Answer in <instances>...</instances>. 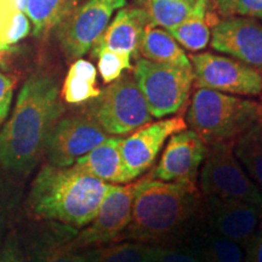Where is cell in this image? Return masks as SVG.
<instances>
[{"label": "cell", "mask_w": 262, "mask_h": 262, "mask_svg": "<svg viewBox=\"0 0 262 262\" xmlns=\"http://www.w3.org/2000/svg\"><path fill=\"white\" fill-rule=\"evenodd\" d=\"M63 113L56 78L34 73L19 91L15 108L0 131V166L11 173H27L45 155L51 130Z\"/></svg>", "instance_id": "obj_1"}, {"label": "cell", "mask_w": 262, "mask_h": 262, "mask_svg": "<svg viewBox=\"0 0 262 262\" xmlns=\"http://www.w3.org/2000/svg\"><path fill=\"white\" fill-rule=\"evenodd\" d=\"M111 185L75 165L48 163L32 183L28 212L37 220L83 228L94 220Z\"/></svg>", "instance_id": "obj_2"}, {"label": "cell", "mask_w": 262, "mask_h": 262, "mask_svg": "<svg viewBox=\"0 0 262 262\" xmlns=\"http://www.w3.org/2000/svg\"><path fill=\"white\" fill-rule=\"evenodd\" d=\"M202 206L196 183L166 182L149 176L136 181L131 220L122 238L149 245L175 239Z\"/></svg>", "instance_id": "obj_3"}, {"label": "cell", "mask_w": 262, "mask_h": 262, "mask_svg": "<svg viewBox=\"0 0 262 262\" xmlns=\"http://www.w3.org/2000/svg\"><path fill=\"white\" fill-rule=\"evenodd\" d=\"M262 106L251 100L198 88L192 95L186 123L205 145L234 141L258 123Z\"/></svg>", "instance_id": "obj_4"}, {"label": "cell", "mask_w": 262, "mask_h": 262, "mask_svg": "<svg viewBox=\"0 0 262 262\" xmlns=\"http://www.w3.org/2000/svg\"><path fill=\"white\" fill-rule=\"evenodd\" d=\"M85 111L108 135L125 136L153 120L134 75L129 74L108 85Z\"/></svg>", "instance_id": "obj_5"}, {"label": "cell", "mask_w": 262, "mask_h": 262, "mask_svg": "<svg viewBox=\"0 0 262 262\" xmlns=\"http://www.w3.org/2000/svg\"><path fill=\"white\" fill-rule=\"evenodd\" d=\"M134 70V79L153 118H164L176 114L187 101L194 83L193 68L160 63L137 58Z\"/></svg>", "instance_id": "obj_6"}, {"label": "cell", "mask_w": 262, "mask_h": 262, "mask_svg": "<svg viewBox=\"0 0 262 262\" xmlns=\"http://www.w3.org/2000/svg\"><path fill=\"white\" fill-rule=\"evenodd\" d=\"M234 141L206 145L199 186L204 196L238 199L262 206V191L245 173L233 150Z\"/></svg>", "instance_id": "obj_7"}, {"label": "cell", "mask_w": 262, "mask_h": 262, "mask_svg": "<svg viewBox=\"0 0 262 262\" xmlns=\"http://www.w3.org/2000/svg\"><path fill=\"white\" fill-rule=\"evenodd\" d=\"M126 0H84L56 28L58 44L71 60L86 55L100 39L117 10Z\"/></svg>", "instance_id": "obj_8"}, {"label": "cell", "mask_w": 262, "mask_h": 262, "mask_svg": "<svg viewBox=\"0 0 262 262\" xmlns=\"http://www.w3.org/2000/svg\"><path fill=\"white\" fill-rule=\"evenodd\" d=\"M135 191L136 182L112 183L94 220L71 239L72 247L84 250L119 241L130 224Z\"/></svg>", "instance_id": "obj_9"}, {"label": "cell", "mask_w": 262, "mask_h": 262, "mask_svg": "<svg viewBox=\"0 0 262 262\" xmlns=\"http://www.w3.org/2000/svg\"><path fill=\"white\" fill-rule=\"evenodd\" d=\"M189 60L196 88L242 96L262 94V73L233 57L203 52Z\"/></svg>", "instance_id": "obj_10"}, {"label": "cell", "mask_w": 262, "mask_h": 262, "mask_svg": "<svg viewBox=\"0 0 262 262\" xmlns=\"http://www.w3.org/2000/svg\"><path fill=\"white\" fill-rule=\"evenodd\" d=\"M110 136L86 111L62 117L49 136L45 156L55 166L74 165Z\"/></svg>", "instance_id": "obj_11"}, {"label": "cell", "mask_w": 262, "mask_h": 262, "mask_svg": "<svg viewBox=\"0 0 262 262\" xmlns=\"http://www.w3.org/2000/svg\"><path fill=\"white\" fill-rule=\"evenodd\" d=\"M187 129L182 116L150 122L123 137L120 152L127 182L141 178L152 168L165 141L172 134Z\"/></svg>", "instance_id": "obj_12"}, {"label": "cell", "mask_w": 262, "mask_h": 262, "mask_svg": "<svg viewBox=\"0 0 262 262\" xmlns=\"http://www.w3.org/2000/svg\"><path fill=\"white\" fill-rule=\"evenodd\" d=\"M211 48L262 73V22L245 16H228L211 31Z\"/></svg>", "instance_id": "obj_13"}, {"label": "cell", "mask_w": 262, "mask_h": 262, "mask_svg": "<svg viewBox=\"0 0 262 262\" xmlns=\"http://www.w3.org/2000/svg\"><path fill=\"white\" fill-rule=\"evenodd\" d=\"M208 221L212 231L245 248L257 232L262 206L238 199L205 196Z\"/></svg>", "instance_id": "obj_14"}, {"label": "cell", "mask_w": 262, "mask_h": 262, "mask_svg": "<svg viewBox=\"0 0 262 262\" xmlns=\"http://www.w3.org/2000/svg\"><path fill=\"white\" fill-rule=\"evenodd\" d=\"M205 149V143L191 129L172 134L152 176L166 182L195 183Z\"/></svg>", "instance_id": "obj_15"}, {"label": "cell", "mask_w": 262, "mask_h": 262, "mask_svg": "<svg viewBox=\"0 0 262 262\" xmlns=\"http://www.w3.org/2000/svg\"><path fill=\"white\" fill-rule=\"evenodd\" d=\"M149 24L148 16L142 9L137 6H124L118 10L112 22L107 26L106 31L95 45H100L137 60L143 33Z\"/></svg>", "instance_id": "obj_16"}, {"label": "cell", "mask_w": 262, "mask_h": 262, "mask_svg": "<svg viewBox=\"0 0 262 262\" xmlns=\"http://www.w3.org/2000/svg\"><path fill=\"white\" fill-rule=\"evenodd\" d=\"M45 228L32 239L28 247V262H90L84 250L71 245L77 229L57 224Z\"/></svg>", "instance_id": "obj_17"}, {"label": "cell", "mask_w": 262, "mask_h": 262, "mask_svg": "<svg viewBox=\"0 0 262 262\" xmlns=\"http://www.w3.org/2000/svg\"><path fill=\"white\" fill-rule=\"evenodd\" d=\"M123 137L110 135L74 165L107 183H129L120 152Z\"/></svg>", "instance_id": "obj_18"}, {"label": "cell", "mask_w": 262, "mask_h": 262, "mask_svg": "<svg viewBox=\"0 0 262 262\" xmlns=\"http://www.w3.org/2000/svg\"><path fill=\"white\" fill-rule=\"evenodd\" d=\"M139 54L149 61L192 68L189 57L168 31L149 24L143 33Z\"/></svg>", "instance_id": "obj_19"}, {"label": "cell", "mask_w": 262, "mask_h": 262, "mask_svg": "<svg viewBox=\"0 0 262 262\" xmlns=\"http://www.w3.org/2000/svg\"><path fill=\"white\" fill-rule=\"evenodd\" d=\"M209 4L210 0H196L188 17L168 31L181 47L192 52L204 50L210 42L211 17Z\"/></svg>", "instance_id": "obj_20"}, {"label": "cell", "mask_w": 262, "mask_h": 262, "mask_svg": "<svg viewBox=\"0 0 262 262\" xmlns=\"http://www.w3.org/2000/svg\"><path fill=\"white\" fill-rule=\"evenodd\" d=\"M97 70L90 61L78 58L71 64L62 85L61 96L68 104H83L100 96L97 88Z\"/></svg>", "instance_id": "obj_21"}, {"label": "cell", "mask_w": 262, "mask_h": 262, "mask_svg": "<svg viewBox=\"0 0 262 262\" xmlns=\"http://www.w3.org/2000/svg\"><path fill=\"white\" fill-rule=\"evenodd\" d=\"M84 0H27L26 15L33 25V35L41 38L58 27Z\"/></svg>", "instance_id": "obj_22"}, {"label": "cell", "mask_w": 262, "mask_h": 262, "mask_svg": "<svg viewBox=\"0 0 262 262\" xmlns=\"http://www.w3.org/2000/svg\"><path fill=\"white\" fill-rule=\"evenodd\" d=\"M153 248L141 242H113L84 249V253L90 262H150Z\"/></svg>", "instance_id": "obj_23"}, {"label": "cell", "mask_w": 262, "mask_h": 262, "mask_svg": "<svg viewBox=\"0 0 262 262\" xmlns=\"http://www.w3.org/2000/svg\"><path fill=\"white\" fill-rule=\"evenodd\" d=\"M148 16L150 24L171 29L188 17L196 0H134Z\"/></svg>", "instance_id": "obj_24"}, {"label": "cell", "mask_w": 262, "mask_h": 262, "mask_svg": "<svg viewBox=\"0 0 262 262\" xmlns=\"http://www.w3.org/2000/svg\"><path fill=\"white\" fill-rule=\"evenodd\" d=\"M234 155L250 178L262 189V127L260 123L234 140Z\"/></svg>", "instance_id": "obj_25"}, {"label": "cell", "mask_w": 262, "mask_h": 262, "mask_svg": "<svg viewBox=\"0 0 262 262\" xmlns=\"http://www.w3.org/2000/svg\"><path fill=\"white\" fill-rule=\"evenodd\" d=\"M202 262H243V250L231 239L211 231L204 234L199 249Z\"/></svg>", "instance_id": "obj_26"}, {"label": "cell", "mask_w": 262, "mask_h": 262, "mask_svg": "<svg viewBox=\"0 0 262 262\" xmlns=\"http://www.w3.org/2000/svg\"><path fill=\"white\" fill-rule=\"evenodd\" d=\"M93 55L97 57V68L104 84H111L122 77L124 71L133 70L131 58L100 45H94Z\"/></svg>", "instance_id": "obj_27"}, {"label": "cell", "mask_w": 262, "mask_h": 262, "mask_svg": "<svg viewBox=\"0 0 262 262\" xmlns=\"http://www.w3.org/2000/svg\"><path fill=\"white\" fill-rule=\"evenodd\" d=\"M8 171L0 170V241L8 225L10 212L15 205L16 191L15 186L8 176Z\"/></svg>", "instance_id": "obj_28"}, {"label": "cell", "mask_w": 262, "mask_h": 262, "mask_svg": "<svg viewBox=\"0 0 262 262\" xmlns=\"http://www.w3.org/2000/svg\"><path fill=\"white\" fill-rule=\"evenodd\" d=\"M31 31L32 26L28 19V16L25 12H18V14L15 15L8 32H6L4 42L6 45H9V47H12V45L21 41L22 39L28 37Z\"/></svg>", "instance_id": "obj_29"}, {"label": "cell", "mask_w": 262, "mask_h": 262, "mask_svg": "<svg viewBox=\"0 0 262 262\" xmlns=\"http://www.w3.org/2000/svg\"><path fill=\"white\" fill-rule=\"evenodd\" d=\"M150 262H202L201 258L188 251L179 250V249L158 247L153 248L152 261Z\"/></svg>", "instance_id": "obj_30"}, {"label": "cell", "mask_w": 262, "mask_h": 262, "mask_svg": "<svg viewBox=\"0 0 262 262\" xmlns=\"http://www.w3.org/2000/svg\"><path fill=\"white\" fill-rule=\"evenodd\" d=\"M15 81L9 75L0 72V124L4 123L11 107Z\"/></svg>", "instance_id": "obj_31"}, {"label": "cell", "mask_w": 262, "mask_h": 262, "mask_svg": "<svg viewBox=\"0 0 262 262\" xmlns=\"http://www.w3.org/2000/svg\"><path fill=\"white\" fill-rule=\"evenodd\" d=\"M233 15L262 21V0H232L231 16Z\"/></svg>", "instance_id": "obj_32"}, {"label": "cell", "mask_w": 262, "mask_h": 262, "mask_svg": "<svg viewBox=\"0 0 262 262\" xmlns=\"http://www.w3.org/2000/svg\"><path fill=\"white\" fill-rule=\"evenodd\" d=\"M18 10L17 0H0V40L4 42L6 32Z\"/></svg>", "instance_id": "obj_33"}, {"label": "cell", "mask_w": 262, "mask_h": 262, "mask_svg": "<svg viewBox=\"0 0 262 262\" xmlns=\"http://www.w3.org/2000/svg\"><path fill=\"white\" fill-rule=\"evenodd\" d=\"M0 262H26L15 234L9 235L0 247Z\"/></svg>", "instance_id": "obj_34"}, {"label": "cell", "mask_w": 262, "mask_h": 262, "mask_svg": "<svg viewBox=\"0 0 262 262\" xmlns=\"http://www.w3.org/2000/svg\"><path fill=\"white\" fill-rule=\"evenodd\" d=\"M245 249V262H262V228L255 233Z\"/></svg>", "instance_id": "obj_35"}, {"label": "cell", "mask_w": 262, "mask_h": 262, "mask_svg": "<svg viewBox=\"0 0 262 262\" xmlns=\"http://www.w3.org/2000/svg\"><path fill=\"white\" fill-rule=\"evenodd\" d=\"M212 5L217 10L219 14H221L225 17L231 16V4L232 0H210Z\"/></svg>", "instance_id": "obj_36"}, {"label": "cell", "mask_w": 262, "mask_h": 262, "mask_svg": "<svg viewBox=\"0 0 262 262\" xmlns=\"http://www.w3.org/2000/svg\"><path fill=\"white\" fill-rule=\"evenodd\" d=\"M12 50V47H9L5 42L0 40V66L2 67H5L6 66V60L10 56V52Z\"/></svg>", "instance_id": "obj_37"}, {"label": "cell", "mask_w": 262, "mask_h": 262, "mask_svg": "<svg viewBox=\"0 0 262 262\" xmlns=\"http://www.w3.org/2000/svg\"><path fill=\"white\" fill-rule=\"evenodd\" d=\"M258 123H260V125H261V127H262V116H261V118H260V120H258Z\"/></svg>", "instance_id": "obj_38"}]
</instances>
